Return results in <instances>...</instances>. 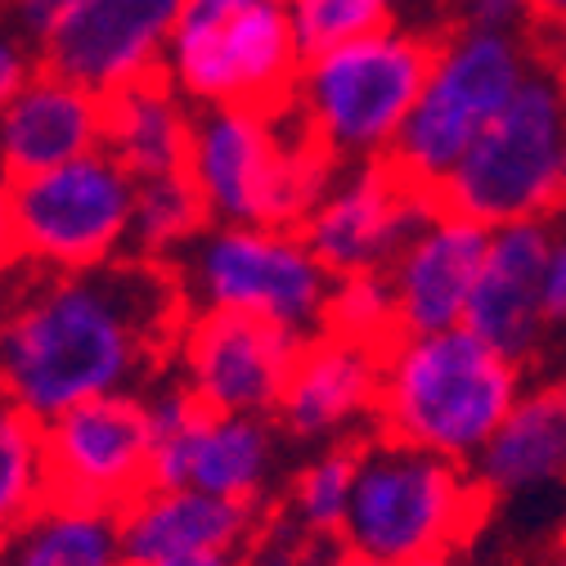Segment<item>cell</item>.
Returning <instances> with one entry per match:
<instances>
[{
  "instance_id": "cell-24",
  "label": "cell",
  "mask_w": 566,
  "mask_h": 566,
  "mask_svg": "<svg viewBox=\"0 0 566 566\" xmlns=\"http://www.w3.org/2000/svg\"><path fill=\"white\" fill-rule=\"evenodd\" d=\"M211 226L207 202L193 189L189 171L135 180V217H130V256L176 265V256Z\"/></svg>"
},
{
  "instance_id": "cell-32",
  "label": "cell",
  "mask_w": 566,
  "mask_h": 566,
  "mask_svg": "<svg viewBox=\"0 0 566 566\" xmlns=\"http://www.w3.org/2000/svg\"><path fill=\"white\" fill-rule=\"evenodd\" d=\"M526 36H531V50L566 77V19L562 23H531Z\"/></svg>"
},
{
  "instance_id": "cell-5",
  "label": "cell",
  "mask_w": 566,
  "mask_h": 566,
  "mask_svg": "<svg viewBox=\"0 0 566 566\" xmlns=\"http://www.w3.org/2000/svg\"><path fill=\"white\" fill-rule=\"evenodd\" d=\"M459 217L500 226H553L566 211V77L539 54L463 163L437 189Z\"/></svg>"
},
{
  "instance_id": "cell-25",
  "label": "cell",
  "mask_w": 566,
  "mask_h": 566,
  "mask_svg": "<svg viewBox=\"0 0 566 566\" xmlns=\"http://www.w3.org/2000/svg\"><path fill=\"white\" fill-rule=\"evenodd\" d=\"M50 459H45V422L0 400V535L14 531L28 513L50 500Z\"/></svg>"
},
{
  "instance_id": "cell-26",
  "label": "cell",
  "mask_w": 566,
  "mask_h": 566,
  "mask_svg": "<svg viewBox=\"0 0 566 566\" xmlns=\"http://www.w3.org/2000/svg\"><path fill=\"white\" fill-rule=\"evenodd\" d=\"M350 485H356V446H328L315 450L289 481V500H283V517L302 526L315 539L337 544Z\"/></svg>"
},
{
  "instance_id": "cell-20",
  "label": "cell",
  "mask_w": 566,
  "mask_h": 566,
  "mask_svg": "<svg viewBox=\"0 0 566 566\" xmlns=\"http://www.w3.org/2000/svg\"><path fill=\"white\" fill-rule=\"evenodd\" d=\"M117 517L126 566H163L193 553H243L261 526V509L189 485H149Z\"/></svg>"
},
{
  "instance_id": "cell-3",
  "label": "cell",
  "mask_w": 566,
  "mask_h": 566,
  "mask_svg": "<svg viewBox=\"0 0 566 566\" xmlns=\"http://www.w3.org/2000/svg\"><path fill=\"white\" fill-rule=\"evenodd\" d=\"M185 171L211 226L302 230L342 163L306 130L293 104L279 113L198 108Z\"/></svg>"
},
{
  "instance_id": "cell-4",
  "label": "cell",
  "mask_w": 566,
  "mask_h": 566,
  "mask_svg": "<svg viewBox=\"0 0 566 566\" xmlns=\"http://www.w3.org/2000/svg\"><path fill=\"white\" fill-rule=\"evenodd\" d=\"M490 513L468 463L374 437L356 446V485L342 522V553L365 562H428L463 548Z\"/></svg>"
},
{
  "instance_id": "cell-15",
  "label": "cell",
  "mask_w": 566,
  "mask_h": 566,
  "mask_svg": "<svg viewBox=\"0 0 566 566\" xmlns=\"http://www.w3.org/2000/svg\"><path fill=\"white\" fill-rule=\"evenodd\" d=\"M180 6L185 0H91L36 45V59L108 99L122 86L163 77Z\"/></svg>"
},
{
  "instance_id": "cell-2",
  "label": "cell",
  "mask_w": 566,
  "mask_h": 566,
  "mask_svg": "<svg viewBox=\"0 0 566 566\" xmlns=\"http://www.w3.org/2000/svg\"><path fill=\"white\" fill-rule=\"evenodd\" d=\"M522 396V365L468 324L400 333L382 350L378 437L468 463L500 432Z\"/></svg>"
},
{
  "instance_id": "cell-27",
  "label": "cell",
  "mask_w": 566,
  "mask_h": 566,
  "mask_svg": "<svg viewBox=\"0 0 566 566\" xmlns=\"http://www.w3.org/2000/svg\"><path fill=\"white\" fill-rule=\"evenodd\" d=\"M289 6H293L302 59L382 32L391 28V14H396V0H289Z\"/></svg>"
},
{
  "instance_id": "cell-21",
  "label": "cell",
  "mask_w": 566,
  "mask_h": 566,
  "mask_svg": "<svg viewBox=\"0 0 566 566\" xmlns=\"http://www.w3.org/2000/svg\"><path fill=\"white\" fill-rule=\"evenodd\" d=\"M472 476L490 504H526L566 490V378L522 387L500 432L472 459Z\"/></svg>"
},
{
  "instance_id": "cell-14",
  "label": "cell",
  "mask_w": 566,
  "mask_h": 566,
  "mask_svg": "<svg viewBox=\"0 0 566 566\" xmlns=\"http://www.w3.org/2000/svg\"><path fill=\"white\" fill-rule=\"evenodd\" d=\"M432 207L437 198L409 185L387 158L356 163L333 176L328 193L302 221V239L333 279L382 274Z\"/></svg>"
},
{
  "instance_id": "cell-36",
  "label": "cell",
  "mask_w": 566,
  "mask_h": 566,
  "mask_svg": "<svg viewBox=\"0 0 566 566\" xmlns=\"http://www.w3.org/2000/svg\"><path fill=\"white\" fill-rule=\"evenodd\" d=\"M566 0H531V23H562Z\"/></svg>"
},
{
  "instance_id": "cell-28",
  "label": "cell",
  "mask_w": 566,
  "mask_h": 566,
  "mask_svg": "<svg viewBox=\"0 0 566 566\" xmlns=\"http://www.w3.org/2000/svg\"><path fill=\"white\" fill-rule=\"evenodd\" d=\"M324 328L328 333H342V337H356V342H374V346H387L391 337H400L387 279L382 274L333 279V297H328Z\"/></svg>"
},
{
  "instance_id": "cell-18",
  "label": "cell",
  "mask_w": 566,
  "mask_h": 566,
  "mask_svg": "<svg viewBox=\"0 0 566 566\" xmlns=\"http://www.w3.org/2000/svg\"><path fill=\"white\" fill-rule=\"evenodd\" d=\"M104 99L36 63L32 77L0 108V176L10 185L99 154Z\"/></svg>"
},
{
  "instance_id": "cell-22",
  "label": "cell",
  "mask_w": 566,
  "mask_h": 566,
  "mask_svg": "<svg viewBox=\"0 0 566 566\" xmlns=\"http://www.w3.org/2000/svg\"><path fill=\"white\" fill-rule=\"evenodd\" d=\"M193 104L167 82L145 77L104 99V154L135 180H154L189 167Z\"/></svg>"
},
{
  "instance_id": "cell-37",
  "label": "cell",
  "mask_w": 566,
  "mask_h": 566,
  "mask_svg": "<svg viewBox=\"0 0 566 566\" xmlns=\"http://www.w3.org/2000/svg\"><path fill=\"white\" fill-rule=\"evenodd\" d=\"M548 566H566V526H562V535H557V544H553V557H548Z\"/></svg>"
},
{
  "instance_id": "cell-16",
  "label": "cell",
  "mask_w": 566,
  "mask_h": 566,
  "mask_svg": "<svg viewBox=\"0 0 566 566\" xmlns=\"http://www.w3.org/2000/svg\"><path fill=\"white\" fill-rule=\"evenodd\" d=\"M382 350L342 333H315L302 342L293 378L274 409L279 432L297 446H346L365 422H378L382 400Z\"/></svg>"
},
{
  "instance_id": "cell-34",
  "label": "cell",
  "mask_w": 566,
  "mask_h": 566,
  "mask_svg": "<svg viewBox=\"0 0 566 566\" xmlns=\"http://www.w3.org/2000/svg\"><path fill=\"white\" fill-rule=\"evenodd\" d=\"M163 566H243V553H193V557H171Z\"/></svg>"
},
{
  "instance_id": "cell-8",
  "label": "cell",
  "mask_w": 566,
  "mask_h": 566,
  "mask_svg": "<svg viewBox=\"0 0 566 566\" xmlns=\"http://www.w3.org/2000/svg\"><path fill=\"white\" fill-rule=\"evenodd\" d=\"M302 63L289 0H185L163 77L193 108L279 113L297 95Z\"/></svg>"
},
{
  "instance_id": "cell-6",
  "label": "cell",
  "mask_w": 566,
  "mask_h": 566,
  "mask_svg": "<svg viewBox=\"0 0 566 566\" xmlns=\"http://www.w3.org/2000/svg\"><path fill=\"white\" fill-rule=\"evenodd\" d=\"M432 54L437 28L391 23L306 59L293 108L342 167L378 163L396 149L428 82Z\"/></svg>"
},
{
  "instance_id": "cell-17",
  "label": "cell",
  "mask_w": 566,
  "mask_h": 566,
  "mask_svg": "<svg viewBox=\"0 0 566 566\" xmlns=\"http://www.w3.org/2000/svg\"><path fill=\"white\" fill-rule=\"evenodd\" d=\"M485 226L441 202L428 211V221L409 234V243L382 270L400 333H441L463 324L485 261Z\"/></svg>"
},
{
  "instance_id": "cell-9",
  "label": "cell",
  "mask_w": 566,
  "mask_h": 566,
  "mask_svg": "<svg viewBox=\"0 0 566 566\" xmlns=\"http://www.w3.org/2000/svg\"><path fill=\"white\" fill-rule=\"evenodd\" d=\"M171 270L189 311L265 319L302 342L324 333L333 274L306 248L302 230L207 226Z\"/></svg>"
},
{
  "instance_id": "cell-1",
  "label": "cell",
  "mask_w": 566,
  "mask_h": 566,
  "mask_svg": "<svg viewBox=\"0 0 566 566\" xmlns=\"http://www.w3.org/2000/svg\"><path fill=\"white\" fill-rule=\"evenodd\" d=\"M189 306L171 265L113 261L0 274V400L50 422L73 405L149 391L167 369Z\"/></svg>"
},
{
  "instance_id": "cell-19",
  "label": "cell",
  "mask_w": 566,
  "mask_h": 566,
  "mask_svg": "<svg viewBox=\"0 0 566 566\" xmlns=\"http://www.w3.org/2000/svg\"><path fill=\"white\" fill-rule=\"evenodd\" d=\"M557 226H500L485 239V261L476 274V289L468 302L463 324L504 350L509 360L526 365L539 356L548 328L539 311V283H544V261L553 248Z\"/></svg>"
},
{
  "instance_id": "cell-30",
  "label": "cell",
  "mask_w": 566,
  "mask_h": 566,
  "mask_svg": "<svg viewBox=\"0 0 566 566\" xmlns=\"http://www.w3.org/2000/svg\"><path fill=\"white\" fill-rule=\"evenodd\" d=\"M539 311L548 337L566 333V230L553 234L548 261H544V283H539Z\"/></svg>"
},
{
  "instance_id": "cell-38",
  "label": "cell",
  "mask_w": 566,
  "mask_h": 566,
  "mask_svg": "<svg viewBox=\"0 0 566 566\" xmlns=\"http://www.w3.org/2000/svg\"><path fill=\"white\" fill-rule=\"evenodd\" d=\"M450 6H454V0H441V14H437V23H432V28H441V23H446V10H450Z\"/></svg>"
},
{
  "instance_id": "cell-39",
  "label": "cell",
  "mask_w": 566,
  "mask_h": 566,
  "mask_svg": "<svg viewBox=\"0 0 566 566\" xmlns=\"http://www.w3.org/2000/svg\"><path fill=\"white\" fill-rule=\"evenodd\" d=\"M0 19H6V0H0Z\"/></svg>"
},
{
  "instance_id": "cell-35",
  "label": "cell",
  "mask_w": 566,
  "mask_h": 566,
  "mask_svg": "<svg viewBox=\"0 0 566 566\" xmlns=\"http://www.w3.org/2000/svg\"><path fill=\"white\" fill-rule=\"evenodd\" d=\"M328 566H391V562H365V557H350V553H337ZM396 566H454V557H428V562H396Z\"/></svg>"
},
{
  "instance_id": "cell-33",
  "label": "cell",
  "mask_w": 566,
  "mask_h": 566,
  "mask_svg": "<svg viewBox=\"0 0 566 566\" xmlns=\"http://www.w3.org/2000/svg\"><path fill=\"white\" fill-rule=\"evenodd\" d=\"M19 265V234H14V185L0 176V274Z\"/></svg>"
},
{
  "instance_id": "cell-23",
  "label": "cell",
  "mask_w": 566,
  "mask_h": 566,
  "mask_svg": "<svg viewBox=\"0 0 566 566\" xmlns=\"http://www.w3.org/2000/svg\"><path fill=\"white\" fill-rule=\"evenodd\" d=\"M0 566H126L122 517L50 494L36 513L0 535Z\"/></svg>"
},
{
  "instance_id": "cell-7",
  "label": "cell",
  "mask_w": 566,
  "mask_h": 566,
  "mask_svg": "<svg viewBox=\"0 0 566 566\" xmlns=\"http://www.w3.org/2000/svg\"><path fill=\"white\" fill-rule=\"evenodd\" d=\"M531 63H535V50L526 32L441 23L428 82H422V95L387 163L409 185L437 198L446 176L476 145V135L517 95Z\"/></svg>"
},
{
  "instance_id": "cell-29",
  "label": "cell",
  "mask_w": 566,
  "mask_h": 566,
  "mask_svg": "<svg viewBox=\"0 0 566 566\" xmlns=\"http://www.w3.org/2000/svg\"><path fill=\"white\" fill-rule=\"evenodd\" d=\"M91 0H6V23L19 28L32 45H41L50 32H59L77 10H86Z\"/></svg>"
},
{
  "instance_id": "cell-31",
  "label": "cell",
  "mask_w": 566,
  "mask_h": 566,
  "mask_svg": "<svg viewBox=\"0 0 566 566\" xmlns=\"http://www.w3.org/2000/svg\"><path fill=\"white\" fill-rule=\"evenodd\" d=\"M36 63H41L36 59V45L19 28H10L6 19H0V108H6L10 95L32 77Z\"/></svg>"
},
{
  "instance_id": "cell-13",
  "label": "cell",
  "mask_w": 566,
  "mask_h": 566,
  "mask_svg": "<svg viewBox=\"0 0 566 566\" xmlns=\"http://www.w3.org/2000/svg\"><path fill=\"white\" fill-rule=\"evenodd\" d=\"M297 356H302V337L265 319L189 311L176 333L171 378L193 396V405L211 413L274 418Z\"/></svg>"
},
{
  "instance_id": "cell-11",
  "label": "cell",
  "mask_w": 566,
  "mask_h": 566,
  "mask_svg": "<svg viewBox=\"0 0 566 566\" xmlns=\"http://www.w3.org/2000/svg\"><path fill=\"white\" fill-rule=\"evenodd\" d=\"M154 413V485H189L217 500L261 509L279 472V432L274 418L211 413L171 378H158L149 391Z\"/></svg>"
},
{
  "instance_id": "cell-10",
  "label": "cell",
  "mask_w": 566,
  "mask_h": 566,
  "mask_svg": "<svg viewBox=\"0 0 566 566\" xmlns=\"http://www.w3.org/2000/svg\"><path fill=\"white\" fill-rule=\"evenodd\" d=\"M135 176L104 149L14 185L19 261L45 270H99L130 256Z\"/></svg>"
},
{
  "instance_id": "cell-12",
  "label": "cell",
  "mask_w": 566,
  "mask_h": 566,
  "mask_svg": "<svg viewBox=\"0 0 566 566\" xmlns=\"http://www.w3.org/2000/svg\"><path fill=\"white\" fill-rule=\"evenodd\" d=\"M154 413L145 391H117L45 422L50 490L63 500L122 513L154 485Z\"/></svg>"
}]
</instances>
